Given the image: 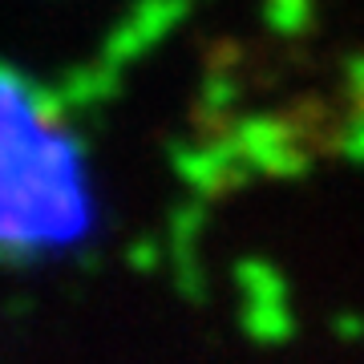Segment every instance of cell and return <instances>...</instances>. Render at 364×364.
I'll return each mask as SVG.
<instances>
[{
	"label": "cell",
	"mask_w": 364,
	"mask_h": 364,
	"mask_svg": "<svg viewBox=\"0 0 364 364\" xmlns=\"http://www.w3.org/2000/svg\"><path fill=\"white\" fill-rule=\"evenodd\" d=\"M61 93L0 61V247L61 251L77 243L90 207L81 182V142L61 134Z\"/></svg>",
	"instance_id": "1"
},
{
	"label": "cell",
	"mask_w": 364,
	"mask_h": 364,
	"mask_svg": "<svg viewBox=\"0 0 364 364\" xmlns=\"http://www.w3.org/2000/svg\"><path fill=\"white\" fill-rule=\"evenodd\" d=\"M191 13V0H138L134 13L109 33L105 41V61L109 65H126L134 57H142L150 45L166 37L170 28H178Z\"/></svg>",
	"instance_id": "2"
},
{
	"label": "cell",
	"mask_w": 364,
	"mask_h": 364,
	"mask_svg": "<svg viewBox=\"0 0 364 364\" xmlns=\"http://www.w3.org/2000/svg\"><path fill=\"white\" fill-rule=\"evenodd\" d=\"M263 21L279 37H304L316 25L312 0H263Z\"/></svg>",
	"instance_id": "3"
}]
</instances>
